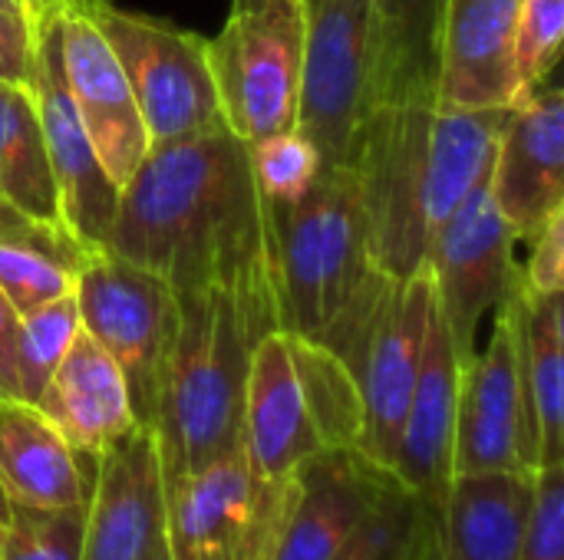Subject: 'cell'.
Wrapping results in <instances>:
<instances>
[{
    "label": "cell",
    "mask_w": 564,
    "mask_h": 560,
    "mask_svg": "<svg viewBox=\"0 0 564 560\" xmlns=\"http://www.w3.org/2000/svg\"><path fill=\"white\" fill-rule=\"evenodd\" d=\"M390 482L393 472L370 462L360 449L314 452L284 485L264 560H334Z\"/></svg>",
    "instance_id": "obj_12"
},
{
    "label": "cell",
    "mask_w": 564,
    "mask_h": 560,
    "mask_svg": "<svg viewBox=\"0 0 564 560\" xmlns=\"http://www.w3.org/2000/svg\"><path fill=\"white\" fill-rule=\"evenodd\" d=\"M519 0H449L440 36L436 109H509L519 102Z\"/></svg>",
    "instance_id": "obj_18"
},
{
    "label": "cell",
    "mask_w": 564,
    "mask_h": 560,
    "mask_svg": "<svg viewBox=\"0 0 564 560\" xmlns=\"http://www.w3.org/2000/svg\"><path fill=\"white\" fill-rule=\"evenodd\" d=\"M7 86H10V83H0V119H3V102H7Z\"/></svg>",
    "instance_id": "obj_43"
},
{
    "label": "cell",
    "mask_w": 564,
    "mask_h": 560,
    "mask_svg": "<svg viewBox=\"0 0 564 560\" xmlns=\"http://www.w3.org/2000/svg\"><path fill=\"white\" fill-rule=\"evenodd\" d=\"M564 33V0H519L516 20V66L522 89L549 79L558 63Z\"/></svg>",
    "instance_id": "obj_34"
},
{
    "label": "cell",
    "mask_w": 564,
    "mask_h": 560,
    "mask_svg": "<svg viewBox=\"0 0 564 560\" xmlns=\"http://www.w3.org/2000/svg\"><path fill=\"white\" fill-rule=\"evenodd\" d=\"M86 502L66 508H33L10 502L0 560H79Z\"/></svg>",
    "instance_id": "obj_31"
},
{
    "label": "cell",
    "mask_w": 564,
    "mask_h": 560,
    "mask_svg": "<svg viewBox=\"0 0 564 560\" xmlns=\"http://www.w3.org/2000/svg\"><path fill=\"white\" fill-rule=\"evenodd\" d=\"M525 465H564V307L562 294H535L516 281L512 294Z\"/></svg>",
    "instance_id": "obj_21"
},
{
    "label": "cell",
    "mask_w": 564,
    "mask_h": 560,
    "mask_svg": "<svg viewBox=\"0 0 564 560\" xmlns=\"http://www.w3.org/2000/svg\"><path fill=\"white\" fill-rule=\"evenodd\" d=\"M463 363L453 350L449 330L433 310L420 373L400 429L397 455L390 472L426 502L433 515L443 512L453 485V436H456V406H459Z\"/></svg>",
    "instance_id": "obj_19"
},
{
    "label": "cell",
    "mask_w": 564,
    "mask_h": 560,
    "mask_svg": "<svg viewBox=\"0 0 564 560\" xmlns=\"http://www.w3.org/2000/svg\"><path fill=\"white\" fill-rule=\"evenodd\" d=\"M79 333V307L76 294H63L33 314L20 317L17 333V389L20 403L36 406L46 380L53 376L56 363L66 356L69 343Z\"/></svg>",
    "instance_id": "obj_30"
},
{
    "label": "cell",
    "mask_w": 564,
    "mask_h": 560,
    "mask_svg": "<svg viewBox=\"0 0 564 560\" xmlns=\"http://www.w3.org/2000/svg\"><path fill=\"white\" fill-rule=\"evenodd\" d=\"M0 201L20 208L30 218L66 224L36 116V99L33 89L20 83L7 86L0 119Z\"/></svg>",
    "instance_id": "obj_27"
},
{
    "label": "cell",
    "mask_w": 564,
    "mask_h": 560,
    "mask_svg": "<svg viewBox=\"0 0 564 560\" xmlns=\"http://www.w3.org/2000/svg\"><path fill=\"white\" fill-rule=\"evenodd\" d=\"M436 531V515L397 475L377 508L334 560H426Z\"/></svg>",
    "instance_id": "obj_29"
},
{
    "label": "cell",
    "mask_w": 564,
    "mask_h": 560,
    "mask_svg": "<svg viewBox=\"0 0 564 560\" xmlns=\"http://www.w3.org/2000/svg\"><path fill=\"white\" fill-rule=\"evenodd\" d=\"M489 191L519 241H529L564 208V96L558 86L539 83L509 109Z\"/></svg>",
    "instance_id": "obj_17"
},
{
    "label": "cell",
    "mask_w": 564,
    "mask_h": 560,
    "mask_svg": "<svg viewBox=\"0 0 564 560\" xmlns=\"http://www.w3.org/2000/svg\"><path fill=\"white\" fill-rule=\"evenodd\" d=\"M288 353L324 449H360L364 439V396L350 366L324 343L284 333Z\"/></svg>",
    "instance_id": "obj_28"
},
{
    "label": "cell",
    "mask_w": 564,
    "mask_h": 560,
    "mask_svg": "<svg viewBox=\"0 0 564 560\" xmlns=\"http://www.w3.org/2000/svg\"><path fill=\"white\" fill-rule=\"evenodd\" d=\"M73 287L76 274L63 264L43 257L33 248L0 241V294L10 300L17 317H26L63 294H73Z\"/></svg>",
    "instance_id": "obj_33"
},
{
    "label": "cell",
    "mask_w": 564,
    "mask_h": 560,
    "mask_svg": "<svg viewBox=\"0 0 564 560\" xmlns=\"http://www.w3.org/2000/svg\"><path fill=\"white\" fill-rule=\"evenodd\" d=\"M73 294L79 327L116 360L135 422L152 429L178 333V294L159 274L112 251H96L86 261Z\"/></svg>",
    "instance_id": "obj_6"
},
{
    "label": "cell",
    "mask_w": 564,
    "mask_h": 560,
    "mask_svg": "<svg viewBox=\"0 0 564 560\" xmlns=\"http://www.w3.org/2000/svg\"><path fill=\"white\" fill-rule=\"evenodd\" d=\"M430 119L433 106H373L347 162L360 185L370 261L393 281L426 267Z\"/></svg>",
    "instance_id": "obj_4"
},
{
    "label": "cell",
    "mask_w": 564,
    "mask_h": 560,
    "mask_svg": "<svg viewBox=\"0 0 564 560\" xmlns=\"http://www.w3.org/2000/svg\"><path fill=\"white\" fill-rule=\"evenodd\" d=\"M529 267L519 271L522 284L535 294H562L564 290V208L555 211L532 238Z\"/></svg>",
    "instance_id": "obj_37"
},
{
    "label": "cell",
    "mask_w": 564,
    "mask_h": 560,
    "mask_svg": "<svg viewBox=\"0 0 564 560\" xmlns=\"http://www.w3.org/2000/svg\"><path fill=\"white\" fill-rule=\"evenodd\" d=\"M106 251L175 294L221 287L278 310L271 208L228 129L152 145L119 188Z\"/></svg>",
    "instance_id": "obj_1"
},
{
    "label": "cell",
    "mask_w": 564,
    "mask_h": 560,
    "mask_svg": "<svg viewBox=\"0 0 564 560\" xmlns=\"http://www.w3.org/2000/svg\"><path fill=\"white\" fill-rule=\"evenodd\" d=\"M284 485L264 482L245 446L169 485L172 560H264Z\"/></svg>",
    "instance_id": "obj_9"
},
{
    "label": "cell",
    "mask_w": 564,
    "mask_h": 560,
    "mask_svg": "<svg viewBox=\"0 0 564 560\" xmlns=\"http://www.w3.org/2000/svg\"><path fill=\"white\" fill-rule=\"evenodd\" d=\"M449 0H373L370 106H436Z\"/></svg>",
    "instance_id": "obj_25"
},
{
    "label": "cell",
    "mask_w": 564,
    "mask_h": 560,
    "mask_svg": "<svg viewBox=\"0 0 564 560\" xmlns=\"http://www.w3.org/2000/svg\"><path fill=\"white\" fill-rule=\"evenodd\" d=\"M512 109V106H509ZM509 109H436L430 119L426 218L433 231L489 182Z\"/></svg>",
    "instance_id": "obj_26"
},
{
    "label": "cell",
    "mask_w": 564,
    "mask_h": 560,
    "mask_svg": "<svg viewBox=\"0 0 564 560\" xmlns=\"http://www.w3.org/2000/svg\"><path fill=\"white\" fill-rule=\"evenodd\" d=\"M36 409L83 459H96L139 426L122 370L83 327L46 380Z\"/></svg>",
    "instance_id": "obj_22"
},
{
    "label": "cell",
    "mask_w": 564,
    "mask_h": 560,
    "mask_svg": "<svg viewBox=\"0 0 564 560\" xmlns=\"http://www.w3.org/2000/svg\"><path fill=\"white\" fill-rule=\"evenodd\" d=\"M93 459H83L30 403H0V488L33 508L83 505Z\"/></svg>",
    "instance_id": "obj_24"
},
{
    "label": "cell",
    "mask_w": 564,
    "mask_h": 560,
    "mask_svg": "<svg viewBox=\"0 0 564 560\" xmlns=\"http://www.w3.org/2000/svg\"><path fill=\"white\" fill-rule=\"evenodd\" d=\"M278 330V310L212 287L178 294V333L155 416L165 488L241 446L254 343Z\"/></svg>",
    "instance_id": "obj_2"
},
{
    "label": "cell",
    "mask_w": 564,
    "mask_h": 560,
    "mask_svg": "<svg viewBox=\"0 0 564 560\" xmlns=\"http://www.w3.org/2000/svg\"><path fill=\"white\" fill-rule=\"evenodd\" d=\"M516 560H564V465L535 472Z\"/></svg>",
    "instance_id": "obj_35"
},
{
    "label": "cell",
    "mask_w": 564,
    "mask_h": 560,
    "mask_svg": "<svg viewBox=\"0 0 564 560\" xmlns=\"http://www.w3.org/2000/svg\"><path fill=\"white\" fill-rule=\"evenodd\" d=\"M109 43L132 89L152 145L225 129L208 66V40L116 10L109 0H76Z\"/></svg>",
    "instance_id": "obj_5"
},
{
    "label": "cell",
    "mask_w": 564,
    "mask_h": 560,
    "mask_svg": "<svg viewBox=\"0 0 564 560\" xmlns=\"http://www.w3.org/2000/svg\"><path fill=\"white\" fill-rule=\"evenodd\" d=\"M535 472L456 475L426 560H516Z\"/></svg>",
    "instance_id": "obj_23"
},
{
    "label": "cell",
    "mask_w": 564,
    "mask_h": 560,
    "mask_svg": "<svg viewBox=\"0 0 564 560\" xmlns=\"http://www.w3.org/2000/svg\"><path fill=\"white\" fill-rule=\"evenodd\" d=\"M30 89L50 155V168L59 191V211L66 228L86 244L106 251V234L116 215L119 188L106 175L79 112L69 99L59 50V10L33 26V76Z\"/></svg>",
    "instance_id": "obj_13"
},
{
    "label": "cell",
    "mask_w": 564,
    "mask_h": 560,
    "mask_svg": "<svg viewBox=\"0 0 564 560\" xmlns=\"http://www.w3.org/2000/svg\"><path fill=\"white\" fill-rule=\"evenodd\" d=\"M7 515H10V498H7V492L0 488V521L7 525Z\"/></svg>",
    "instance_id": "obj_41"
},
{
    "label": "cell",
    "mask_w": 564,
    "mask_h": 560,
    "mask_svg": "<svg viewBox=\"0 0 564 560\" xmlns=\"http://www.w3.org/2000/svg\"><path fill=\"white\" fill-rule=\"evenodd\" d=\"M17 333H20V317L10 307V300L0 294V403L20 399V389H17Z\"/></svg>",
    "instance_id": "obj_39"
},
{
    "label": "cell",
    "mask_w": 564,
    "mask_h": 560,
    "mask_svg": "<svg viewBox=\"0 0 564 560\" xmlns=\"http://www.w3.org/2000/svg\"><path fill=\"white\" fill-rule=\"evenodd\" d=\"M516 241V231L492 201L489 182L476 188L430 238L426 271L433 274L436 310L463 366L476 356L479 320L496 310L519 281Z\"/></svg>",
    "instance_id": "obj_10"
},
{
    "label": "cell",
    "mask_w": 564,
    "mask_h": 560,
    "mask_svg": "<svg viewBox=\"0 0 564 560\" xmlns=\"http://www.w3.org/2000/svg\"><path fill=\"white\" fill-rule=\"evenodd\" d=\"M278 330L321 340L373 271L360 185L350 165H321L294 201H268Z\"/></svg>",
    "instance_id": "obj_3"
},
{
    "label": "cell",
    "mask_w": 564,
    "mask_h": 560,
    "mask_svg": "<svg viewBox=\"0 0 564 560\" xmlns=\"http://www.w3.org/2000/svg\"><path fill=\"white\" fill-rule=\"evenodd\" d=\"M79 560H172L165 472L149 426L93 459Z\"/></svg>",
    "instance_id": "obj_11"
},
{
    "label": "cell",
    "mask_w": 564,
    "mask_h": 560,
    "mask_svg": "<svg viewBox=\"0 0 564 560\" xmlns=\"http://www.w3.org/2000/svg\"><path fill=\"white\" fill-rule=\"evenodd\" d=\"M241 446L251 469L274 485L288 482L304 459L324 452L281 330L254 343L245 386Z\"/></svg>",
    "instance_id": "obj_20"
},
{
    "label": "cell",
    "mask_w": 564,
    "mask_h": 560,
    "mask_svg": "<svg viewBox=\"0 0 564 560\" xmlns=\"http://www.w3.org/2000/svg\"><path fill=\"white\" fill-rule=\"evenodd\" d=\"M433 310L436 287L426 267L416 271L410 281H393L357 366V383L364 396L360 452L383 469H390L397 455Z\"/></svg>",
    "instance_id": "obj_14"
},
{
    "label": "cell",
    "mask_w": 564,
    "mask_h": 560,
    "mask_svg": "<svg viewBox=\"0 0 564 560\" xmlns=\"http://www.w3.org/2000/svg\"><path fill=\"white\" fill-rule=\"evenodd\" d=\"M33 76V26L20 10L0 7V83L30 86Z\"/></svg>",
    "instance_id": "obj_38"
},
{
    "label": "cell",
    "mask_w": 564,
    "mask_h": 560,
    "mask_svg": "<svg viewBox=\"0 0 564 560\" xmlns=\"http://www.w3.org/2000/svg\"><path fill=\"white\" fill-rule=\"evenodd\" d=\"M59 50L69 99L116 188L129 182L152 142L109 43L76 0H59Z\"/></svg>",
    "instance_id": "obj_16"
},
{
    "label": "cell",
    "mask_w": 564,
    "mask_h": 560,
    "mask_svg": "<svg viewBox=\"0 0 564 560\" xmlns=\"http://www.w3.org/2000/svg\"><path fill=\"white\" fill-rule=\"evenodd\" d=\"M248 152H251L258 188L264 191L268 201H294V198H301L307 191V185L314 182V175L321 172V165H324L317 149L297 129L261 139V142L248 145Z\"/></svg>",
    "instance_id": "obj_32"
},
{
    "label": "cell",
    "mask_w": 564,
    "mask_h": 560,
    "mask_svg": "<svg viewBox=\"0 0 564 560\" xmlns=\"http://www.w3.org/2000/svg\"><path fill=\"white\" fill-rule=\"evenodd\" d=\"M373 0H304L297 132L324 165H347L370 106Z\"/></svg>",
    "instance_id": "obj_8"
},
{
    "label": "cell",
    "mask_w": 564,
    "mask_h": 560,
    "mask_svg": "<svg viewBox=\"0 0 564 560\" xmlns=\"http://www.w3.org/2000/svg\"><path fill=\"white\" fill-rule=\"evenodd\" d=\"M3 528H7V525L0 521V551H3Z\"/></svg>",
    "instance_id": "obj_44"
},
{
    "label": "cell",
    "mask_w": 564,
    "mask_h": 560,
    "mask_svg": "<svg viewBox=\"0 0 564 560\" xmlns=\"http://www.w3.org/2000/svg\"><path fill=\"white\" fill-rule=\"evenodd\" d=\"M0 7H10V10H20V13H23V3H20V0H0ZM23 17H26V13H23Z\"/></svg>",
    "instance_id": "obj_42"
},
{
    "label": "cell",
    "mask_w": 564,
    "mask_h": 560,
    "mask_svg": "<svg viewBox=\"0 0 564 560\" xmlns=\"http://www.w3.org/2000/svg\"><path fill=\"white\" fill-rule=\"evenodd\" d=\"M208 66L225 129L241 142L297 125L304 66V0H264L238 10L208 40Z\"/></svg>",
    "instance_id": "obj_7"
},
{
    "label": "cell",
    "mask_w": 564,
    "mask_h": 560,
    "mask_svg": "<svg viewBox=\"0 0 564 560\" xmlns=\"http://www.w3.org/2000/svg\"><path fill=\"white\" fill-rule=\"evenodd\" d=\"M264 0H235V7H231V13H238V10H258Z\"/></svg>",
    "instance_id": "obj_40"
},
{
    "label": "cell",
    "mask_w": 564,
    "mask_h": 560,
    "mask_svg": "<svg viewBox=\"0 0 564 560\" xmlns=\"http://www.w3.org/2000/svg\"><path fill=\"white\" fill-rule=\"evenodd\" d=\"M496 472H532L525 465L519 350L509 297L496 307L489 347L463 366L453 436V475Z\"/></svg>",
    "instance_id": "obj_15"
},
{
    "label": "cell",
    "mask_w": 564,
    "mask_h": 560,
    "mask_svg": "<svg viewBox=\"0 0 564 560\" xmlns=\"http://www.w3.org/2000/svg\"><path fill=\"white\" fill-rule=\"evenodd\" d=\"M0 241L33 248L73 274H79L86 267V261L99 251V248H86L66 224H50V221L30 218L7 201H0Z\"/></svg>",
    "instance_id": "obj_36"
}]
</instances>
